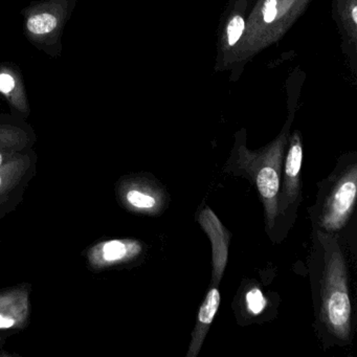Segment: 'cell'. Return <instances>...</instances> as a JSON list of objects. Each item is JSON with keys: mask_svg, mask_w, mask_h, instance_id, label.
Here are the masks:
<instances>
[{"mask_svg": "<svg viewBox=\"0 0 357 357\" xmlns=\"http://www.w3.org/2000/svg\"><path fill=\"white\" fill-rule=\"evenodd\" d=\"M141 250L139 242L112 240L98 248V260L102 264H114L137 256Z\"/></svg>", "mask_w": 357, "mask_h": 357, "instance_id": "obj_9", "label": "cell"}, {"mask_svg": "<svg viewBox=\"0 0 357 357\" xmlns=\"http://www.w3.org/2000/svg\"><path fill=\"white\" fill-rule=\"evenodd\" d=\"M303 149L300 139H294L288 150L284 166L283 188L281 194V212L296 199L300 190V172Z\"/></svg>", "mask_w": 357, "mask_h": 357, "instance_id": "obj_5", "label": "cell"}, {"mask_svg": "<svg viewBox=\"0 0 357 357\" xmlns=\"http://www.w3.org/2000/svg\"><path fill=\"white\" fill-rule=\"evenodd\" d=\"M1 185H3V178L0 176V187H1Z\"/></svg>", "mask_w": 357, "mask_h": 357, "instance_id": "obj_16", "label": "cell"}, {"mask_svg": "<svg viewBox=\"0 0 357 357\" xmlns=\"http://www.w3.org/2000/svg\"><path fill=\"white\" fill-rule=\"evenodd\" d=\"M0 93L16 109L28 112L26 86L20 70L13 64H3L0 66Z\"/></svg>", "mask_w": 357, "mask_h": 357, "instance_id": "obj_6", "label": "cell"}, {"mask_svg": "<svg viewBox=\"0 0 357 357\" xmlns=\"http://www.w3.org/2000/svg\"><path fill=\"white\" fill-rule=\"evenodd\" d=\"M244 31V20L240 16H236L231 20L227 26V36H229V45H234L239 40Z\"/></svg>", "mask_w": 357, "mask_h": 357, "instance_id": "obj_12", "label": "cell"}, {"mask_svg": "<svg viewBox=\"0 0 357 357\" xmlns=\"http://www.w3.org/2000/svg\"><path fill=\"white\" fill-rule=\"evenodd\" d=\"M126 200L132 208L155 213L164 204V194L150 188H133L127 192Z\"/></svg>", "mask_w": 357, "mask_h": 357, "instance_id": "obj_10", "label": "cell"}, {"mask_svg": "<svg viewBox=\"0 0 357 357\" xmlns=\"http://www.w3.org/2000/svg\"><path fill=\"white\" fill-rule=\"evenodd\" d=\"M321 317L338 338L348 337L351 325L348 275L342 252L336 248L330 250L326 262L321 289Z\"/></svg>", "mask_w": 357, "mask_h": 357, "instance_id": "obj_2", "label": "cell"}, {"mask_svg": "<svg viewBox=\"0 0 357 357\" xmlns=\"http://www.w3.org/2000/svg\"><path fill=\"white\" fill-rule=\"evenodd\" d=\"M277 1L275 0H266L264 5V20L267 24H271L277 17Z\"/></svg>", "mask_w": 357, "mask_h": 357, "instance_id": "obj_13", "label": "cell"}, {"mask_svg": "<svg viewBox=\"0 0 357 357\" xmlns=\"http://www.w3.org/2000/svg\"><path fill=\"white\" fill-rule=\"evenodd\" d=\"M220 300V294L216 287L212 288L206 294V300L202 303L198 312L197 325L194 329L193 338H192L188 356L195 357L199 352L208 327L214 321L215 315L218 311Z\"/></svg>", "mask_w": 357, "mask_h": 357, "instance_id": "obj_7", "label": "cell"}, {"mask_svg": "<svg viewBox=\"0 0 357 357\" xmlns=\"http://www.w3.org/2000/svg\"><path fill=\"white\" fill-rule=\"evenodd\" d=\"M246 308L252 315H259L266 308L267 301L259 288H252L245 296Z\"/></svg>", "mask_w": 357, "mask_h": 357, "instance_id": "obj_11", "label": "cell"}, {"mask_svg": "<svg viewBox=\"0 0 357 357\" xmlns=\"http://www.w3.org/2000/svg\"><path fill=\"white\" fill-rule=\"evenodd\" d=\"M356 167L349 169L334 185L323 206L319 225L327 231L342 229L350 218L357 193Z\"/></svg>", "mask_w": 357, "mask_h": 357, "instance_id": "obj_4", "label": "cell"}, {"mask_svg": "<svg viewBox=\"0 0 357 357\" xmlns=\"http://www.w3.org/2000/svg\"><path fill=\"white\" fill-rule=\"evenodd\" d=\"M1 164H3V155L0 153V166H1Z\"/></svg>", "mask_w": 357, "mask_h": 357, "instance_id": "obj_15", "label": "cell"}, {"mask_svg": "<svg viewBox=\"0 0 357 357\" xmlns=\"http://www.w3.org/2000/svg\"><path fill=\"white\" fill-rule=\"evenodd\" d=\"M77 0H40L22 11L26 38L39 51L57 58L61 55L62 35Z\"/></svg>", "mask_w": 357, "mask_h": 357, "instance_id": "obj_1", "label": "cell"}, {"mask_svg": "<svg viewBox=\"0 0 357 357\" xmlns=\"http://www.w3.org/2000/svg\"><path fill=\"white\" fill-rule=\"evenodd\" d=\"M282 155L283 149L273 148L260 155L248 153L239 166L254 178L262 197L269 227H273L279 210V192L281 185Z\"/></svg>", "mask_w": 357, "mask_h": 357, "instance_id": "obj_3", "label": "cell"}, {"mask_svg": "<svg viewBox=\"0 0 357 357\" xmlns=\"http://www.w3.org/2000/svg\"><path fill=\"white\" fill-rule=\"evenodd\" d=\"M352 20H353V22H354L355 24H356V22H357V8L356 7H354L352 9Z\"/></svg>", "mask_w": 357, "mask_h": 357, "instance_id": "obj_14", "label": "cell"}, {"mask_svg": "<svg viewBox=\"0 0 357 357\" xmlns=\"http://www.w3.org/2000/svg\"><path fill=\"white\" fill-rule=\"evenodd\" d=\"M202 225L206 231L210 234L213 244V255H214V275H218L220 280L221 275L225 271V262H227V245L225 243V234L218 219L214 216L208 208L202 212Z\"/></svg>", "mask_w": 357, "mask_h": 357, "instance_id": "obj_8", "label": "cell"}]
</instances>
